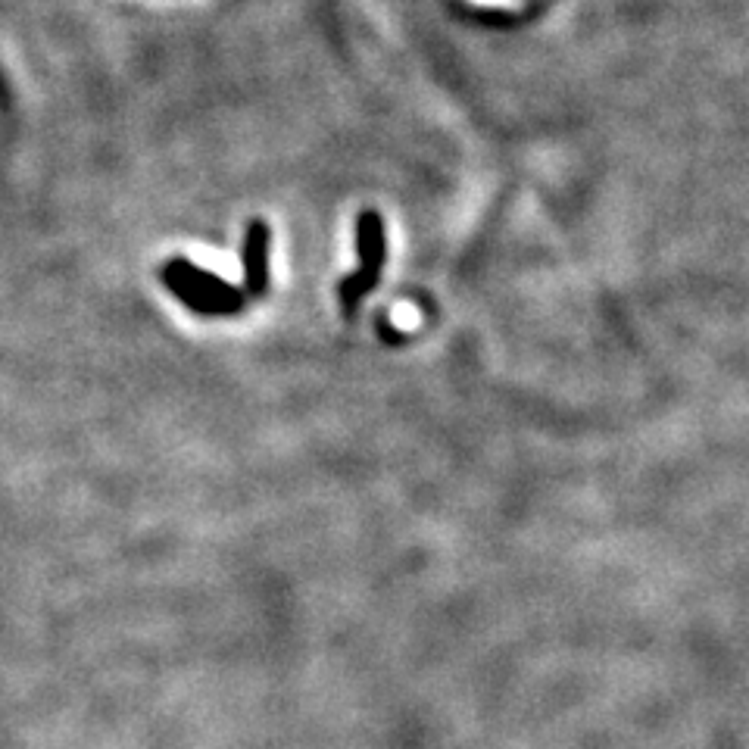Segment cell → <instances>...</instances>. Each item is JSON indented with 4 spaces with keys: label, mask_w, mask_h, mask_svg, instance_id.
Instances as JSON below:
<instances>
[{
    "label": "cell",
    "mask_w": 749,
    "mask_h": 749,
    "mask_svg": "<svg viewBox=\"0 0 749 749\" xmlns=\"http://www.w3.org/2000/svg\"><path fill=\"white\" fill-rule=\"evenodd\" d=\"M356 247H359V269L344 275L338 284V300L341 313L350 319L356 316L359 303L372 294L381 281V269L387 260V235H384V219L375 210L359 213L356 219Z\"/></svg>",
    "instance_id": "1"
},
{
    "label": "cell",
    "mask_w": 749,
    "mask_h": 749,
    "mask_svg": "<svg viewBox=\"0 0 749 749\" xmlns=\"http://www.w3.org/2000/svg\"><path fill=\"white\" fill-rule=\"evenodd\" d=\"M269 225L263 219H250L244 228L241 244V266H244V288L247 300H260L269 291Z\"/></svg>",
    "instance_id": "2"
},
{
    "label": "cell",
    "mask_w": 749,
    "mask_h": 749,
    "mask_svg": "<svg viewBox=\"0 0 749 749\" xmlns=\"http://www.w3.org/2000/svg\"><path fill=\"white\" fill-rule=\"evenodd\" d=\"M163 269H166L169 275H175V278H182L185 284H191L194 291H200V294H206V297L247 306V297L241 294V288H235V284H228L225 278H219V275L210 272V269H200L197 263L185 260V256H175V260H169Z\"/></svg>",
    "instance_id": "3"
},
{
    "label": "cell",
    "mask_w": 749,
    "mask_h": 749,
    "mask_svg": "<svg viewBox=\"0 0 749 749\" xmlns=\"http://www.w3.org/2000/svg\"><path fill=\"white\" fill-rule=\"evenodd\" d=\"M163 284L166 288L182 300L191 313H197V316H235V313H241V303H228V300H213V297H206V294H200V291H194L191 284H185L182 278H175V275H169L166 269H163Z\"/></svg>",
    "instance_id": "4"
}]
</instances>
